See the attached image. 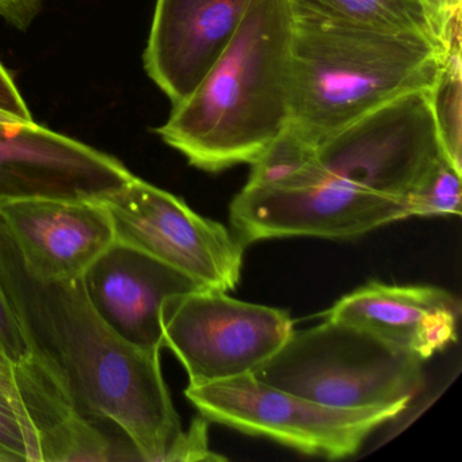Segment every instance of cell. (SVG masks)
Instances as JSON below:
<instances>
[{"label": "cell", "instance_id": "cell-9", "mask_svg": "<svg viewBox=\"0 0 462 462\" xmlns=\"http://www.w3.org/2000/svg\"><path fill=\"white\" fill-rule=\"evenodd\" d=\"M134 174L123 162L36 123H0V204L10 199H93Z\"/></svg>", "mask_w": 462, "mask_h": 462}, {"label": "cell", "instance_id": "cell-10", "mask_svg": "<svg viewBox=\"0 0 462 462\" xmlns=\"http://www.w3.org/2000/svg\"><path fill=\"white\" fill-rule=\"evenodd\" d=\"M0 224L25 266L45 281L82 278L115 243L109 213L93 199H10L0 204Z\"/></svg>", "mask_w": 462, "mask_h": 462}, {"label": "cell", "instance_id": "cell-8", "mask_svg": "<svg viewBox=\"0 0 462 462\" xmlns=\"http://www.w3.org/2000/svg\"><path fill=\"white\" fill-rule=\"evenodd\" d=\"M405 218V199L328 180L291 190L245 186L229 208L232 232L245 247L281 237L356 239Z\"/></svg>", "mask_w": 462, "mask_h": 462}, {"label": "cell", "instance_id": "cell-12", "mask_svg": "<svg viewBox=\"0 0 462 462\" xmlns=\"http://www.w3.org/2000/svg\"><path fill=\"white\" fill-rule=\"evenodd\" d=\"M82 282L107 326L132 345L159 350L163 348V302L204 289L158 259L116 242L88 267Z\"/></svg>", "mask_w": 462, "mask_h": 462}, {"label": "cell", "instance_id": "cell-7", "mask_svg": "<svg viewBox=\"0 0 462 462\" xmlns=\"http://www.w3.org/2000/svg\"><path fill=\"white\" fill-rule=\"evenodd\" d=\"M98 201L109 213L116 243L158 259L201 288H236L245 245L223 224L134 175Z\"/></svg>", "mask_w": 462, "mask_h": 462}, {"label": "cell", "instance_id": "cell-25", "mask_svg": "<svg viewBox=\"0 0 462 462\" xmlns=\"http://www.w3.org/2000/svg\"><path fill=\"white\" fill-rule=\"evenodd\" d=\"M0 123H23V121L17 120V118L12 117V116L6 115V113L0 112Z\"/></svg>", "mask_w": 462, "mask_h": 462}, {"label": "cell", "instance_id": "cell-23", "mask_svg": "<svg viewBox=\"0 0 462 462\" xmlns=\"http://www.w3.org/2000/svg\"><path fill=\"white\" fill-rule=\"evenodd\" d=\"M0 340L15 361L23 362L29 358L28 350H26L25 342L21 337L17 321H15L2 291H0Z\"/></svg>", "mask_w": 462, "mask_h": 462}, {"label": "cell", "instance_id": "cell-22", "mask_svg": "<svg viewBox=\"0 0 462 462\" xmlns=\"http://www.w3.org/2000/svg\"><path fill=\"white\" fill-rule=\"evenodd\" d=\"M443 44L461 31V0H420Z\"/></svg>", "mask_w": 462, "mask_h": 462}, {"label": "cell", "instance_id": "cell-1", "mask_svg": "<svg viewBox=\"0 0 462 462\" xmlns=\"http://www.w3.org/2000/svg\"><path fill=\"white\" fill-rule=\"evenodd\" d=\"M0 291L29 356L75 411L116 424L145 462H163L182 424L162 370L161 350L143 348L105 323L82 278L45 281L23 263L0 224Z\"/></svg>", "mask_w": 462, "mask_h": 462}, {"label": "cell", "instance_id": "cell-20", "mask_svg": "<svg viewBox=\"0 0 462 462\" xmlns=\"http://www.w3.org/2000/svg\"><path fill=\"white\" fill-rule=\"evenodd\" d=\"M170 461H226V457L213 453L209 448L208 437V420L197 418L189 427L188 431L180 432V437L167 451L163 462Z\"/></svg>", "mask_w": 462, "mask_h": 462}, {"label": "cell", "instance_id": "cell-11", "mask_svg": "<svg viewBox=\"0 0 462 462\" xmlns=\"http://www.w3.org/2000/svg\"><path fill=\"white\" fill-rule=\"evenodd\" d=\"M250 0H158L144 53L172 106L188 98L239 28Z\"/></svg>", "mask_w": 462, "mask_h": 462}, {"label": "cell", "instance_id": "cell-14", "mask_svg": "<svg viewBox=\"0 0 462 462\" xmlns=\"http://www.w3.org/2000/svg\"><path fill=\"white\" fill-rule=\"evenodd\" d=\"M42 462L143 461L123 430L72 410L39 434Z\"/></svg>", "mask_w": 462, "mask_h": 462}, {"label": "cell", "instance_id": "cell-6", "mask_svg": "<svg viewBox=\"0 0 462 462\" xmlns=\"http://www.w3.org/2000/svg\"><path fill=\"white\" fill-rule=\"evenodd\" d=\"M161 324L163 347L185 367L189 386L253 373L293 332L288 310L240 301L216 289L169 297Z\"/></svg>", "mask_w": 462, "mask_h": 462}, {"label": "cell", "instance_id": "cell-16", "mask_svg": "<svg viewBox=\"0 0 462 462\" xmlns=\"http://www.w3.org/2000/svg\"><path fill=\"white\" fill-rule=\"evenodd\" d=\"M318 145L288 125L251 164L247 188L291 190L315 185Z\"/></svg>", "mask_w": 462, "mask_h": 462}, {"label": "cell", "instance_id": "cell-3", "mask_svg": "<svg viewBox=\"0 0 462 462\" xmlns=\"http://www.w3.org/2000/svg\"><path fill=\"white\" fill-rule=\"evenodd\" d=\"M291 6L289 125L313 144L400 97L431 90L437 82L448 50L437 40Z\"/></svg>", "mask_w": 462, "mask_h": 462}, {"label": "cell", "instance_id": "cell-4", "mask_svg": "<svg viewBox=\"0 0 462 462\" xmlns=\"http://www.w3.org/2000/svg\"><path fill=\"white\" fill-rule=\"evenodd\" d=\"M424 361L375 335L340 321L291 332L254 377L339 410L411 402L424 386Z\"/></svg>", "mask_w": 462, "mask_h": 462}, {"label": "cell", "instance_id": "cell-15", "mask_svg": "<svg viewBox=\"0 0 462 462\" xmlns=\"http://www.w3.org/2000/svg\"><path fill=\"white\" fill-rule=\"evenodd\" d=\"M291 4L332 20L423 34L443 44L420 0H291Z\"/></svg>", "mask_w": 462, "mask_h": 462}, {"label": "cell", "instance_id": "cell-2", "mask_svg": "<svg viewBox=\"0 0 462 462\" xmlns=\"http://www.w3.org/2000/svg\"><path fill=\"white\" fill-rule=\"evenodd\" d=\"M291 0H250L220 58L158 129L202 171L253 164L291 117Z\"/></svg>", "mask_w": 462, "mask_h": 462}, {"label": "cell", "instance_id": "cell-17", "mask_svg": "<svg viewBox=\"0 0 462 462\" xmlns=\"http://www.w3.org/2000/svg\"><path fill=\"white\" fill-rule=\"evenodd\" d=\"M461 80L458 32L448 42L442 69L430 90V101L443 156L462 174Z\"/></svg>", "mask_w": 462, "mask_h": 462}, {"label": "cell", "instance_id": "cell-24", "mask_svg": "<svg viewBox=\"0 0 462 462\" xmlns=\"http://www.w3.org/2000/svg\"><path fill=\"white\" fill-rule=\"evenodd\" d=\"M0 112L6 113L23 123H34L12 75L6 71L2 63H0Z\"/></svg>", "mask_w": 462, "mask_h": 462}, {"label": "cell", "instance_id": "cell-18", "mask_svg": "<svg viewBox=\"0 0 462 462\" xmlns=\"http://www.w3.org/2000/svg\"><path fill=\"white\" fill-rule=\"evenodd\" d=\"M461 172L439 156L405 199L410 217L461 216Z\"/></svg>", "mask_w": 462, "mask_h": 462}, {"label": "cell", "instance_id": "cell-13", "mask_svg": "<svg viewBox=\"0 0 462 462\" xmlns=\"http://www.w3.org/2000/svg\"><path fill=\"white\" fill-rule=\"evenodd\" d=\"M321 318L358 327L426 362L457 342L461 302L437 286L370 281Z\"/></svg>", "mask_w": 462, "mask_h": 462}, {"label": "cell", "instance_id": "cell-5", "mask_svg": "<svg viewBox=\"0 0 462 462\" xmlns=\"http://www.w3.org/2000/svg\"><path fill=\"white\" fill-rule=\"evenodd\" d=\"M185 394L207 420L327 459L354 456L377 427L396 419L410 405L339 410L275 388L253 373L188 386Z\"/></svg>", "mask_w": 462, "mask_h": 462}, {"label": "cell", "instance_id": "cell-21", "mask_svg": "<svg viewBox=\"0 0 462 462\" xmlns=\"http://www.w3.org/2000/svg\"><path fill=\"white\" fill-rule=\"evenodd\" d=\"M21 374H23V362L15 361L0 340V391L9 397L18 415L23 419L29 435H31L32 439L40 450L36 430L29 420L28 415L23 410V400H21ZM40 456H42V453H40Z\"/></svg>", "mask_w": 462, "mask_h": 462}, {"label": "cell", "instance_id": "cell-19", "mask_svg": "<svg viewBox=\"0 0 462 462\" xmlns=\"http://www.w3.org/2000/svg\"><path fill=\"white\" fill-rule=\"evenodd\" d=\"M0 462H42L39 448L9 397L0 391Z\"/></svg>", "mask_w": 462, "mask_h": 462}]
</instances>
